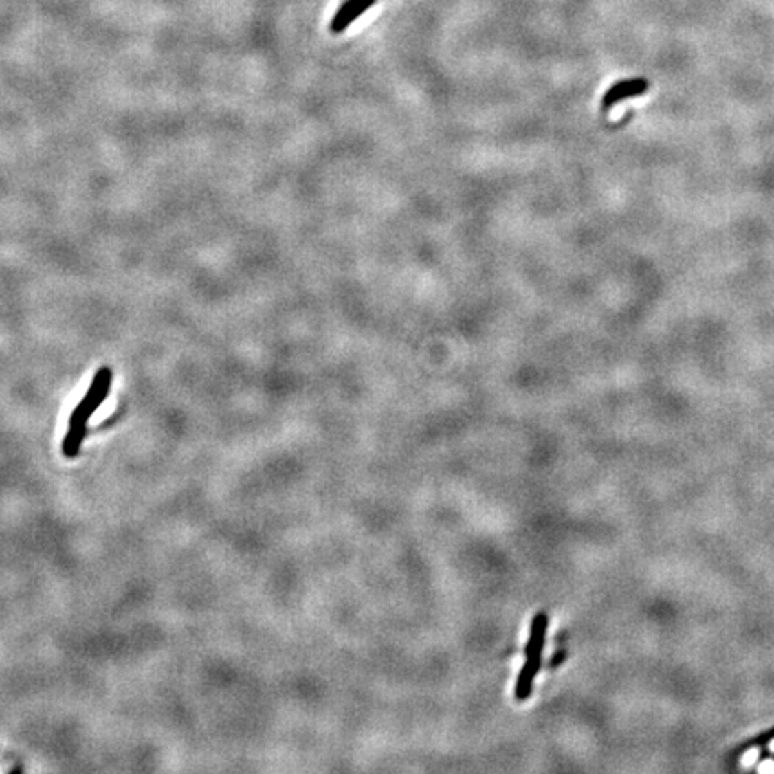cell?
Segmentation results:
<instances>
[{
	"mask_svg": "<svg viewBox=\"0 0 774 774\" xmlns=\"http://www.w3.org/2000/svg\"><path fill=\"white\" fill-rule=\"evenodd\" d=\"M375 2L377 0H348L346 4H342L339 8V11L335 13L332 22H330V31L335 32V34L342 32L353 20L359 19L360 14L364 13L368 8H371Z\"/></svg>",
	"mask_w": 774,
	"mask_h": 774,
	"instance_id": "cell-4",
	"label": "cell"
},
{
	"mask_svg": "<svg viewBox=\"0 0 774 774\" xmlns=\"http://www.w3.org/2000/svg\"><path fill=\"white\" fill-rule=\"evenodd\" d=\"M769 751H771V753H774V738H773V740H771V742H769Z\"/></svg>",
	"mask_w": 774,
	"mask_h": 774,
	"instance_id": "cell-8",
	"label": "cell"
},
{
	"mask_svg": "<svg viewBox=\"0 0 774 774\" xmlns=\"http://www.w3.org/2000/svg\"><path fill=\"white\" fill-rule=\"evenodd\" d=\"M85 436H87V425L69 421V430L65 434L63 445H61L63 456L69 457V459H74V457L78 456L79 450H81L82 441H85Z\"/></svg>",
	"mask_w": 774,
	"mask_h": 774,
	"instance_id": "cell-5",
	"label": "cell"
},
{
	"mask_svg": "<svg viewBox=\"0 0 774 774\" xmlns=\"http://www.w3.org/2000/svg\"><path fill=\"white\" fill-rule=\"evenodd\" d=\"M546 629H549V615L540 611L533 619V624H531L527 643H525V658H529V660H543Z\"/></svg>",
	"mask_w": 774,
	"mask_h": 774,
	"instance_id": "cell-2",
	"label": "cell"
},
{
	"mask_svg": "<svg viewBox=\"0 0 774 774\" xmlns=\"http://www.w3.org/2000/svg\"><path fill=\"white\" fill-rule=\"evenodd\" d=\"M758 756H760V749H758V747H751V749L742 756L740 764H742V767H753L755 762L758 760Z\"/></svg>",
	"mask_w": 774,
	"mask_h": 774,
	"instance_id": "cell-6",
	"label": "cell"
},
{
	"mask_svg": "<svg viewBox=\"0 0 774 774\" xmlns=\"http://www.w3.org/2000/svg\"><path fill=\"white\" fill-rule=\"evenodd\" d=\"M758 773H774V762L773 760H764L758 765Z\"/></svg>",
	"mask_w": 774,
	"mask_h": 774,
	"instance_id": "cell-7",
	"label": "cell"
},
{
	"mask_svg": "<svg viewBox=\"0 0 774 774\" xmlns=\"http://www.w3.org/2000/svg\"><path fill=\"white\" fill-rule=\"evenodd\" d=\"M111 380H113V373L109 368H99L93 375L90 387H88L87 395L81 398V401L78 403V407L72 410L69 421L74 423H85L88 425L90 418L93 416L97 409H99L104 400L109 395V387H111Z\"/></svg>",
	"mask_w": 774,
	"mask_h": 774,
	"instance_id": "cell-1",
	"label": "cell"
},
{
	"mask_svg": "<svg viewBox=\"0 0 774 774\" xmlns=\"http://www.w3.org/2000/svg\"><path fill=\"white\" fill-rule=\"evenodd\" d=\"M647 90H649V82L645 79H628V81L615 82L602 97V109H610L611 106L628 97L642 96Z\"/></svg>",
	"mask_w": 774,
	"mask_h": 774,
	"instance_id": "cell-3",
	"label": "cell"
}]
</instances>
